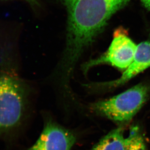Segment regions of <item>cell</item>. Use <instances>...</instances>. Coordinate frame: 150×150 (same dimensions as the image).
Returning a JSON list of instances; mask_svg holds the SVG:
<instances>
[{
    "label": "cell",
    "mask_w": 150,
    "mask_h": 150,
    "mask_svg": "<svg viewBox=\"0 0 150 150\" xmlns=\"http://www.w3.org/2000/svg\"><path fill=\"white\" fill-rule=\"evenodd\" d=\"M125 143L124 129L118 127L101 139L91 150H125Z\"/></svg>",
    "instance_id": "obj_7"
},
{
    "label": "cell",
    "mask_w": 150,
    "mask_h": 150,
    "mask_svg": "<svg viewBox=\"0 0 150 150\" xmlns=\"http://www.w3.org/2000/svg\"><path fill=\"white\" fill-rule=\"evenodd\" d=\"M75 142L71 131L47 120L39 138L28 150H70Z\"/></svg>",
    "instance_id": "obj_5"
},
{
    "label": "cell",
    "mask_w": 150,
    "mask_h": 150,
    "mask_svg": "<svg viewBox=\"0 0 150 150\" xmlns=\"http://www.w3.org/2000/svg\"><path fill=\"white\" fill-rule=\"evenodd\" d=\"M26 1L30 6L33 7H36L40 6L39 0H23Z\"/></svg>",
    "instance_id": "obj_9"
},
{
    "label": "cell",
    "mask_w": 150,
    "mask_h": 150,
    "mask_svg": "<svg viewBox=\"0 0 150 150\" xmlns=\"http://www.w3.org/2000/svg\"><path fill=\"white\" fill-rule=\"evenodd\" d=\"M67 17L62 60L74 67L103 32L111 17L130 0H62Z\"/></svg>",
    "instance_id": "obj_1"
},
{
    "label": "cell",
    "mask_w": 150,
    "mask_h": 150,
    "mask_svg": "<svg viewBox=\"0 0 150 150\" xmlns=\"http://www.w3.org/2000/svg\"><path fill=\"white\" fill-rule=\"evenodd\" d=\"M150 67V40H148L137 45L132 62L120 78L110 82L98 84V85L106 88L119 86Z\"/></svg>",
    "instance_id": "obj_6"
},
{
    "label": "cell",
    "mask_w": 150,
    "mask_h": 150,
    "mask_svg": "<svg viewBox=\"0 0 150 150\" xmlns=\"http://www.w3.org/2000/svg\"><path fill=\"white\" fill-rule=\"evenodd\" d=\"M137 47L125 29L119 28L115 31L112 42L107 51L98 58L84 64L83 70L86 72L93 67L107 64L125 71L133 61Z\"/></svg>",
    "instance_id": "obj_4"
},
{
    "label": "cell",
    "mask_w": 150,
    "mask_h": 150,
    "mask_svg": "<svg viewBox=\"0 0 150 150\" xmlns=\"http://www.w3.org/2000/svg\"><path fill=\"white\" fill-rule=\"evenodd\" d=\"M125 150H146L143 137L137 127L132 128L128 137H126Z\"/></svg>",
    "instance_id": "obj_8"
},
{
    "label": "cell",
    "mask_w": 150,
    "mask_h": 150,
    "mask_svg": "<svg viewBox=\"0 0 150 150\" xmlns=\"http://www.w3.org/2000/svg\"><path fill=\"white\" fill-rule=\"evenodd\" d=\"M140 1H142V4L145 6V7L150 10V0H140Z\"/></svg>",
    "instance_id": "obj_10"
},
{
    "label": "cell",
    "mask_w": 150,
    "mask_h": 150,
    "mask_svg": "<svg viewBox=\"0 0 150 150\" xmlns=\"http://www.w3.org/2000/svg\"><path fill=\"white\" fill-rule=\"evenodd\" d=\"M29 87L15 71L0 68V136L17 128L29 103Z\"/></svg>",
    "instance_id": "obj_2"
},
{
    "label": "cell",
    "mask_w": 150,
    "mask_h": 150,
    "mask_svg": "<svg viewBox=\"0 0 150 150\" xmlns=\"http://www.w3.org/2000/svg\"><path fill=\"white\" fill-rule=\"evenodd\" d=\"M150 88L147 84H139L109 99L93 103L91 108L116 122H128L146 102Z\"/></svg>",
    "instance_id": "obj_3"
}]
</instances>
